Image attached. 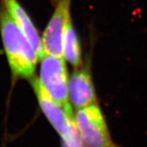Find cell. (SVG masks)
Returning <instances> with one entry per match:
<instances>
[{"instance_id": "obj_3", "label": "cell", "mask_w": 147, "mask_h": 147, "mask_svg": "<svg viewBox=\"0 0 147 147\" xmlns=\"http://www.w3.org/2000/svg\"><path fill=\"white\" fill-rule=\"evenodd\" d=\"M39 61V81L43 88L56 102L67 109H72L69 100L68 71L64 58L44 53Z\"/></svg>"}, {"instance_id": "obj_7", "label": "cell", "mask_w": 147, "mask_h": 147, "mask_svg": "<svg viewBox=\"0 0 147 147\" xmlns=\"http://www.w3.org/2000/svg\"><path fill=\"white\" fill-rule=\"evenodd\" d=\"M62 49L63 58L74 67H81L82 64L81 45L77 33L69 19L66 24L62 38Z\"/></svg>"}, {"instance_id": "obj_4", "label": "cell", "mask_w": 147, "mask_h": 147, "mask_svg": "<svg viewBox=\"0 0 147 147\" xmlns=\"http://www.w3.org/2000/svg\"><path fill=\"white\" fill-rule=\"evenodd\" d=\"M71 0H58L42 37L44 53L63 56L62 38L66 24L70 17Z\"/></svg>"}, {"instance_id": "obj_6", "label": "cell", "mask_w": 147, "mask_h": 147, "mask_svg": "<svg viewBox=\"0 0 147 147\" xmlns=\"http://www.w3.org/2000/svg\"><path fill=\"white\" fill-rule=\"evenodd\" d=\"M1 3L32 43L40 59L44 54L42 38L27 12L17 0H1Z\"/></svg>"}, {"instance_id": "obj_1", "label": "cell", "mask_w": 147, "mask_h": 147, "mask_svg": "<svg viewBox=\"0 0 147 147\" xmlns=\"http://www.w3.org/2000/svg\"><path fill=\"white\" fill-rule=\"evenodd\" d=\"M0 7V33L11 73L16 78H32L39 60L37 53L5 6L1 3Z\"/></svg>"}, {"instance_id": "obj_2", "label": "cell", "mask_w": 147, "mask_h": 147, "mask_svg": "<svg viewBox=\"0 0 147 147\" xmlns=\"http://www.w3.org/2000/svg\"><path fill=\"white\" fill-rule=\"evenodd\" d=\"M74 120L83 147H119L112 140L97 103L77 109Z\"/></svg>"}, {"instance_id": "obj_5", "label": "cell", "mask_w": 147, "mask_h": 147, "mask_svg": "<svg viewBox=\"0 0 147 147\" xmlns=\"http://www.w3.org/2000/svg\"><path fill=\"white\" fill-rule=\"evenodd\" d=\"M69 97L76 109L97 103L90 66L76 69L69 79Z\"/></svg>"}]
</instances>
